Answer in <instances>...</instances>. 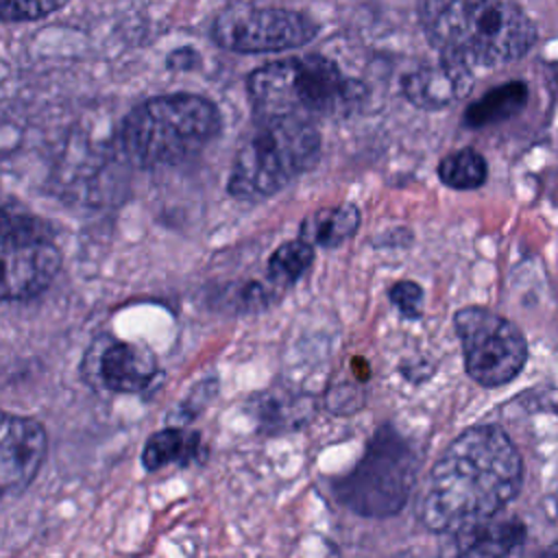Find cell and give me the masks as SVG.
I'll return each mask as SVG.
<instances>
[{
    "mask_svg": "<svg viewBox=\"0 0 558 558\" xmlns=\"http://www.w3.org/2000/svg\"><path fill=\"white\" fill-rule=\"evenodd\" d=\"M521 480V456L508 434L497 425L469 427L434 464L418 517L432 532H458L497 517Z\"/></svg>",
    "mask_w": 558,
    "mask_h": 558,
    "instance_id": "obj_1",
    "label": "cell"
},
{
    "mask_svg": "<svg viewBox=\"0 0 558 558\" xmlns=\"http://www.w3.org/2000/svg\"><path fill=\"white\" fill-rule=\"evenodd\" d=\"M418 20L440 57L497 68L530 52L534 22L508 0H418Z\"/></svg>",
    "mask_w": 558,
    "mask_h": 558,
    "instance_id": "obj_2",
    "label": "cell"
},
{
    "mask_svg": "<svg viewBox=\"0 0 558 558\" xmlns=\"http://www.w3.org/2000/svg\"><path fill=\"white\" fill-rule=\"evenodd\" d=\"M218 107L196 94H166L133 107L120 124L122 157L137 168H163L198 155L220 133Z\"/></svg>",
    "mask_w": 558,
    "mask_h": 558,
    "instance_id": "obj_3",
    "label": "cell"
},
{
    "mask_svg": "<svg viewBox=\"0 0 558 558\" xmlns=\"http://www.w3.org/2000/svg\"><path fill=\"white\" fill-rule=\"evenodd\" d=\"M246 92L255 118L294 116L312 122L347 116L366 96L364 83L344 76L323 54L288 57L266 63L248 74Z\"/></svg>",
    "mask_w": 558,
    "mask_h": 558,
    "instance_id": "obj_4",
    "label": "cell"
},
{
    "mask_svg": "<svg viewBox=\"0 0 558 558\" xmlns=\"http://www.w3.org/2000/svg\"><path fill=\"white\" fill-rule=\"evenodd\" d=\"M320 157V133L312 120L262 116L242 140L227 190L238 201L259 203L275 196Z\"/></svg>",
    "mask_w": 558,
    "mask_h": 558,
    "instance_id": "obj_5",
    "label": "cell"
},
{
    "mask_svg": "<svg viewBox=\"0 0 558 558\" xmlns=\"http://www.w3.org/2000/svg\"><path fill=\"white\" fill-rule=\"evenodd\" d=\"M418 458L392 427H379L357 466L336 484V497L357 514L390 517L399 512L414 486Z\"/></svg>",
    "mask_w": 558,
    "mask_h": 558,
    "instance_id": "obj_6",
    "label": "cell"
},
{
    "mask_svg": "<svg viewBox=\"0 0 558 558\" xmlns=\"http://www.w3.org/2000/svg\"><path fill=\"white\" fill-rule=\"evenodd\" d=\"M2 299L28 301L39 296L61 268L52 229L37 216L4 205L2 209Z\"/></svg>",
    "mask_w": 558,
    "mask_h": 558,
    "instance_id": "obj_7",
    "label": "cell"
},
{
    "mask_svg": "<svg viewBox=\"0 0 558 558\" xmlns=\"http://www.w3.org/2000/svg\"><path fill=\"white\" fill-rule=\"evenodd\" d=\"M453 327L462 344L466 375L480 386H504L523 371L527 342L508 318L471 305L453 316Z\"/></svg>",
    "mask_w": 558,
    "mask_h": 558,
    "instance_id": "obj_8",
    "label": "cell"
},
{
    "mask_svg": "<svg viewBox=\"0 0 558 558\" xmlns=\"http://www.w3.org/2000/svg\"><path fill=\"white\" fill-rule=\"evenodd\" d=\"M316 33V22L305 13L251 2L225 7L211 24V37L218 46L244 54L290 50L307 44Z\"/></svg>",
    "mask_w": 558,
    "mask_h": 558,
    "instance_id": "obj_9",
    "label": "cell"
},
{
    "mask_svg": "<svg viewBox=\"0 0 558 558\" xmlns=\"http://www.w3.org/2000/svg\"><path fill=\"white\" fill-rule=\"evenodd\" d=\"M83 373L107 392L137 395L157 381L159 362L144 344L100 336L85 353Z\"/></svg>",
    "mask_w": 558,
    "mask_h": 558,
    "instance_id": "obj_10",
    "label": "cell"
},
{
    "mask_svg": "<svg viewBox=\"0 0 558 558\" xmlns=\"http://www.w3.org/2000/svg\"><path fill=\"white\" fill-rule=\"evenodd\" d=\"M48 449L39 421L4 414L0 429V488L4 495L22 493L37 475Z\"/></svg>",
    "mask_w": 558,
    "mask_h": 558,
    "instance_id": "obj_11",
    "label": "cell"
},
{
    "mask_svg": "<svg viewBox=\"0 0 558 558\" xmlns=\"http://www.w3.org/2000/svg\"><path fill=\"white\" fill-rule=\"evenodd\" d=\"M473 87V68L440 57L434 65L416 68L401 81L403 96L418 109H445L464 98Z\"/></svg>",
    "mask_w": 558,
    "mask_h": 558,
    "instance_id": "obj_12",
    "label": "cell"
},
{
    "mask_svg": "<svg viewBox=\"0 0 558 558\" xmlns=\"http://www.w3.org/2000/svg\"><path fill=\"white\" fill-rule=\"evenodd\" d=\"M525 525L519 519L488 517L456 532V547L464 556H512L525 543Z\"/></svg>",
    "mask_w": 558,
    "mask_h": 558,
    "instance_id": "obj_13",
    "label": "cell"
},
{
    "mask_svg": "<svg viewBox=\"0 0 558 558\" xmlns=\"http://www.w3.org/2000/svg\"><path fill=\"white\" fill-rule=\"evenodd\" d=\"M527 98H530V89L523 81H508L499 87H493L475 102H471L462 120L471 129L497 124L517 116L527 105Z\"/></svg>",
    "mask_w": 558,
    "mask_h": 558,
    "instance_id": "obj_14",
    "label": "cell"
},
{
    "mask_svg": "<svg viewBox=\"0 0 558 558\" xmlns=\"http://www.w3.org/2000/svg\"><path fill=\"white\" fill-rule=\"evenodd\" d=\"M360 227V211L355 205H340L320 209L307 216L301 225V238L318 246H340Z\"/></svg>",
    "mask_w": 558,
    "mask_h": 558,
    "instance_id": "obj_15",
    "label": "cell"
},
{
    "mask_svg": "<svg viewBox=\"0 0 558 558\" xmlns=\"http://www.w3.org/2000/svg\"><path fill=\"white\" fill-rule=\"evenodd\" d=\"M201 438L196 432H185L179 427H168L153 434L142 453V464L146 471H157L166 464H187L198 453Z\"/></svg>",
    "mask_w": 558,
    "mask_h": 558,
    "instance_id": "obj_16",
    "label": "cell"
},
{
    "mask_svg": "<svg viewBox=\"0 0 558 558\" xmlns=\"http://www.w3.org/2000/svg\"><path fill=\"white\" fill-rule=\"evenodd\" d=\"M486 174V159L473 148H460L438 163V177L451 190H477Z\"/></svg>",
    "mask_w": 558,
    "mask_h": 558,
    "instance_id": "obj_17",
    "label": "cell"
},
{
    "mask_svg": "<svg viewBox=\"0 0 558 558\" xmlns=\"http://www.w3.org/2000/svg\"><path fill=\"white\" fill-rule=\"evenodd\" d=\"M314 262V246L307 240H292L281 244L268 259V279L279 288L296 283Z\"/></svg>",
    "mask_w": 558,
    "mask_h": 558,
    "instance_id": "obj_18",
    "label": "cell"
},
{
    "mask_svg": "<svg viewBox=\"0 0 558 558\" xmlns=\"http://www.w3.org/2000/svg\"><path fill=\"white\" fill-rule=\"evenodd\" d=\"M68 0H0L4 22H31L59 11Z\"/></svg>",
    "mask_w": 558,
    "mask_h": 558,
    "instance_id": "obj_19",
    "label": "cell"
},
{
    "mask_svg": "<svg viewBox=\"0 0 558 558\" xmlns=\"http://www.w3.org/2000/svg\"><path fill=\"white\" fill-rule=\"evenodd\" d=\"M392 305L408 320H416L423 314V290L414 281H397L388 292Z\"/></svg>",
    "mask_w": 558,
    "mask_h": 558,
    "instance_id": "obj_20",
    "label": "cell"
},
{
    "mask_svg": "<svg viewBox=\"0 0 558 558\" xmlns=\"http://www.w3.org/2000/svg\"><path fill=\"white\" fill-rule=\"evenodd\" d=\"M192 59H196V52L190 50V48H183V50H177L168 57V65L174 68V70H190Z\"/></svg>",
    "mask_w": 558,
    "mask_h": 558,
    "instance_id": "obj_21",
    "label": "cell"
}]
</instances>
